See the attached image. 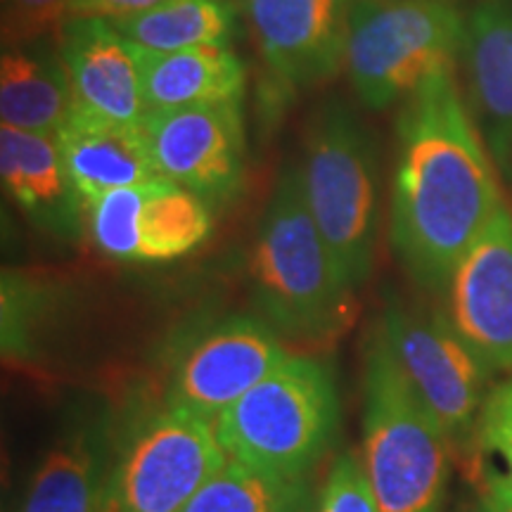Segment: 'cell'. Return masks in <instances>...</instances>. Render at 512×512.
<instances>
[{
  "instance_id": "1",
  "label": "cell",
  "mask_w": 512,
  "mask_h": 512,
  "mask_svg": "<svg viewBox=\"0 0 512 512\" xmlns=\"http://www.w3.org/2000/svg\"><path fill=\"white\" fill-rule=\"evenodd\" d=\"M503 207L491 157L453 67L401 102L389 235L420 287L446 292L463 256Z\"/></svg>"
},
{
  "instance_id": "2",
  "label": "cell",
  "mask_w": 512,
  "mask_h": 512,
  "mask_svg": "<svg viewBox=\"0 0 512 512\" xmlns=\"http://www.w3.org/2000/svg\"><path fill=\"white\" fill-rule=\"evenodd\" d=\"M249 285L259 316L290 342L330 344L354 320L356 290L313 221L299 162L283 166L261 214Z\"/></svg>"
},
{
  "instance_id": "3",
  "label": "cell",
  "mask_w": 512,
  "mask_h": 512,
  "mask_svg": "<svg viewBox=\"0 0 512 512\" xmlns=\"http://www.w3.org/2000/svg\"><path fill=\"white\" fill-rule=\"evenodd\" d=\"M451 444L377 328L363 347V465L380 512H446Z\"/></svg>"
},
{
  "instance_id": "4",
  "label": "cell",
  "mask_w": 512,
  "mask_h": 512,
  "mask_svg": "<svg viewBox=\"0 0 512 512\" xmlns=\"http://www.w3.org/2000/svg\"><path fill=\"white\" fill-rule=\"evenodd\" d=\"M228 458L285 479H309L335 446L339 396L332 368L287 356L214 420Z\"/></svg>"
},
{
  "instance_id": "5",
  "label": "cell",
  "mask_w": 512,
  "mask_h": 512,
  "mask_svg": "<svg viewBox=\"0 0 512 512\" xmlns=\"http://www.w3.org/2000/svg\"><path fill=\"white\" fill-rule=\"evenodd\" d=\"M304 197L349 285L368 283L380 230V166L373 133L342 98L318 105L304 131Z\"/></svg>"
},
{
  "instance_id": "6",
  "label": "cell",
  "mask_w": 512,
  "mask_h": 512,
  "mask_svg": "<svg viewBox=\"0 0 512 512\" xmlns=\"http://www.w3.org/2000/svg\"><path fill=\"white\" fill-rule=\"evenodd\" d=\"M467 17L451 0H354L349 79L368 110H387L463 53Z\"/></svg>"
},
{
  "instance_id": "7",
  "label": "cell",
  "mask_w": 512,
  "mask_h": 512,
  "mask_svg": "<svg viewBox=\"0 0 512 512\" xmlns=\"http://www.w3.org/2000/svg\"><path fill=\"white\" fill-rule=\"evenodd\" d=\"M375 328L448 444L479 460L477 420L491 370L463 342L446 313L387 302Z\"/></svg>"
},
{
  "instance_id": "8",
  "label": "cell",
  "mask_w": 512,
  "mask_h": 512,
  "mask_svg": "<svg viewBox=\"0 0 512 512\" xmlns=\"http://www.w3.org/2000/svg\"><path fill=\"white\" fill-rule=\"evenodd\" d=\"M226 460L214 420L162 406L114 458L105 512H183Z\"/></svg>"
},
{
  "instance_id": "9",
  "label": "cell",
  "mask_w": 512,
  "mask_h": 512,
  "mask_svg": "<svg viewBox=\"0 0 512 512\" xmlns=\"http://www.w3.org/2000/svg\"><path fill=\"white\" fill-rule=\"evenodd\" d=\"M211 228V204L164 176L86 204L88 238L100 254L124 264L181 259L209 238Z\"/></svg>"
},
{
  "instance_id": "10",
  "label": "cell",
  "mask_w": 512,
  "mask_h": 512,
  "mask_svg": "<svg viewBox=\"0 0 512 512\" xmlns=\"http://www.w3.org/2000/svg\"><path fill=\"white\" fill-rule=\"evenodd\" d=\"M287 356L283 337L261 316H223L185 347L166 384L164 406L216 420Z\"/></svg>"
},
{
  "instance_id": "11",
  "label": "cell",
  "mask_w": 512,
  "mask_h": 512,
  "mask_svg": "<svg viewBox=\"0 0 512 512\" xmlns=\"http://www.w3.org/2000/svg\"><path fill=\"white\" fill-rule=\"evenodd\" d=\"M143 133L157 176L207 200L233 202L245 185V121L240 102L150 110Z\"/></svg>"
},
{
  "instance_id": "12",
  "label": "cell",
  "mask_w": 512,
  "mask_h": 512,
  "mask_svg": "<svg viewBox=\"0 0 512 512\" xmlns=\"http://www.w3.org/2000/svg\"><path fill=\"white\" fill-rule=\"evenodd\" d=\"M446 318L491 373H512V211H501L446 287Z\"/></svg>"
},
{
  "instance_id": "13",
  "label": "cell",
  "mask_w": 512,
  "mask_h": 512,
  "mask_svg": "<svg viewBox=\"0 0 512 512\" xmlns=\"http://www.w3.org/2000/svg\"><path fill=\"white\" fill-rule=\"evenodd\" d=\"M245 10L261 55L287 86H320L344 67L354 0H245Z\"/></svg>"
},
{
  "instance_id": "14",
  "label": "cell",
  "mask_w": 512,
  "mask_h": 512,
  "mask_svg": "<svg viewBox=\"0 0 512 512\" xmlns=\"http://www.w3.org/2000/svg\"><path fill=\"white\" fill-rule=\"evenodd\" d=\"M76 107L119 124H143L147 105L133 43L98 17H69L57 31Z\"/></svg>"
},
{
  "instance_id": "15",
  "label": "cell",
  "mask_w": 512,
  "mask_h": 512,
  "mask_svg": "<svg viewBox=\"0 0 512 512\" xmlns=\"http://www.w3.org/2000/svg\"><path fill=\"white\" fill-rule=\"evenodd\" d=\"M0 176L10 200L38 230L64 242L81 238L86 209L55 136L0 126Z\"/></svg>"
},
{
  "instance_id": "16",
  "label": "cell",
  "mask_w": 512,
  "mask_h": 512,
  "mask_svg": "<svg viewBox=\"0 0 512 512\" xmlns=\"http://www.w3.org/2000/svg\"><path fill=\"white\" fill-rule=\"evenodd\" d=\"M114 458L105 418L74 422L31 472L12 512H105Z\"/></svg>"
},
{
  "instance_id": "17",
  "label": "cell",
  "mask_w": 512,
  "mask_h": 512,
  "mask_svg": "<svg viewBox=\"0 0 512 512\" xmlns=\"http://www.w3.org/2000/svg\"><path fill=\"white\" fill-rule=\"evenodd\" d=\"M55 140L83 209L105 192L131 188L157 176L143 126L119 124L74 107Z\"/></svg>"
},
{
  "instance_id": "18",
  "label": "cell",
  "mask_w": 512,
  "mask_h": 512,
  "mask_svg": "<svg viewBox=\"0 0 512 512\" xmlns=\"http://www.w3.org/2000/svg\"><path fill=\"white\" fill-rule=\"evenodd\" d=\"M463 60L470 95L501 164L512 152V8L498 0L467 15Z\"/></svg>"
},
{
  "instance_id": "19",
  "label": "cell",
  "mask_w": 512,
  "mask_h": 512,
  "mask_svg": "<svg viewBox=\"0 0 512 512\" xmlns=\"http://www.w3.org/2000/svg\"><path fill=\"white\" fill-rule=\"evenodd\" d=\"M133 53L147 112L240 102L245 95L247 67L230 48L159 53L133 46Z\"/></svg>"
},
{
  "instance_id": "20",
  "label": "cell",
  "mask_w": 512,
  "mask_h": 512,
  "mask_svg": "<svg viewBox=\"0 0 512 512\" xmlns=\"http://www.w3.org/2000/svg\"><path fill=\"white\" fill-rule=\"evenodd\" d=\"M76 107L60 53L5 48L0 60V119L17 131L55 136Z\"/></svg>"
},
{
  "instance_id": "21",
  "label": "cell",
  "mask_w": 512,
  "mask_h": 512,
  "mask_svg": "<svg viewBox=\"0 0 512 512\" xmlns=\"http://www.w3.org/2000/svg\"><path fill=\"white\" fill-rule=\"evenodd\" d=\"M126 41L145 50L230 48L235 5L230 0H166L143 15L112 22Z\"/></svg>"
},
{
  "instance_id": "22",
  "label": "cell",
  "mask_w": 512,
  "mask_h": 512,
  "mask_svg": "<svg viewBox=\"0 0 512 512\" xmlns=\"http://www.w3.org/2000/svg\"><path fill=\"white\" fill-rule=\"evenodd\" d=\"M311 479L266 475L228 458L183 512H316Z\"/></svg>"
},
{
  "instance_id": "23",
  "label": "cell",
  "mask_w": 512,
  "mask_h": 512,
  "mask_svg": "<svg viewBox=\"0 0 512 512\" xmlns=\"http://www.w3.org/2000/svg\"><path fill=\"white\" fill-rule=\"evenodd\" d=\"M316 512H380L370 489L366 465L354 448L344 451L332 463L318 494Z\"/></svg>"
},
{
  "instance_id": "24",
  "label": "cell",
  "mask_w": 512,
  "mask_h": 512,
  "mask_svg": "<svg viewBox=\"0 0 512 512\" xmlns=\"http://www.w3.org/2000/svg\"><path fill=\"white\" fill-rule=\"evenodd\" d=\"M74 0H0L3 43L10 48L29 46L50 31H60L69 19Z\"/></svg>"
},
{
  "instance_id": "25",
  "label": "cell",
  "mask_w": 512,
  "mask_h": 512,
  "mask_svg": "<svg viewBox=\"0 0 512 512\" xmlns=\"http://www.w3.org/2000/svg\"><path fill=\"white\" fill-rule=\"evenodd\" d=\"M486 453L503 460V475L512 482V377L489 389L479 411L477 456Z\"/></svg>"
},
{
  "instance_id": "26",
  "label": "cell",
  "mask_w": 512,
  "mask_h": 512,
  "mask_svg": "<svg viewBox=\"0 0 512 512\" xmlns=\"http://www.w3.org/2000/svg\"><path fill=\"white\" fill-rule=\"evenodd\" d=\"M164 3L166 0H74L69 17H98L117 22V19L143 15Z\"/></svg>"
},
{
  "instance_id": "27",
  "label": "cell",
  "mask_w": 512,
  "mask_h": 512,
  "mask_svg": "<svg viewBox=\"0 0 512 512\" xmlns=\"http://www.w3.org/2000/svg\"><path fill=\"white\" fill-rule=\"evenodd\" d=\"M475 475L482 479V501L496 512H512V482L496 467L479 460Z\"/></svg>"
},
{
  "instance_id": "28",
  "label": "cell",
  "mask_w": 512,
  "mask_h": 512,
  "mask_svg": "<svg viewBox=\"0 0 512 512\" xmlns=\"http://www.w3.org/2000/svg\"><path fill=\"white\" fill-rule=\"evenodd\" d=\"M470 512H496V510H494V508H491V505H486V503L482 501V503H479V505H477V508H472Z\"/></svg>"
}]
</instances>
